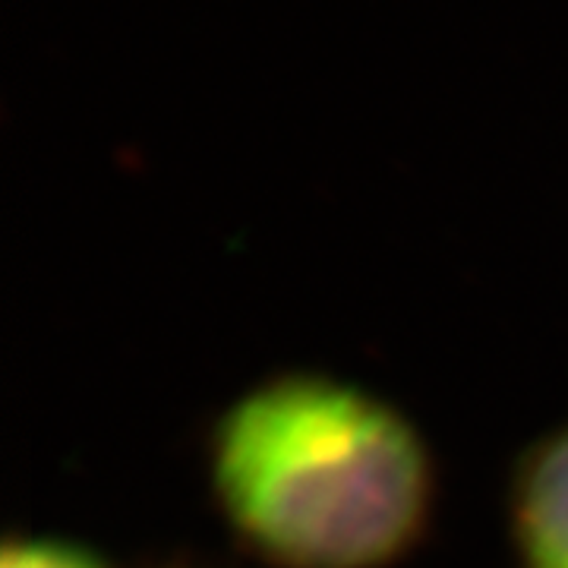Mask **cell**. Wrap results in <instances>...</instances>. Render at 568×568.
<instances>
[{
    "instance_id": "7a4b0ae2",
    "label": "cell",
    "mask_w": 568,
    "mask_h": 568,
    "mask_svg": "<svg viewBox=\"0 0 568 568\" xmlns=\"http://www.w3.org/2000/svg\"><path fill=\"white\" fill-rule=\"evenodd\" d=\"M508 537L518 568H568V424L540 436L511 470Z\"/></svg>"
},
{
    "instance_id": "6da1fadb",
    "label": "cell",
    "mask_w": 568,
    "mask_h": 568,
    "mask_svg": "<svg viewBox=\"0 0 568 568\" xmlns=\"http://www.w3.org/2000/svg\"><path fill=\"white\" fill-rule=\"evenodd\" d=\"M209 477L231 534L275 568H392L436 506L420 429L323 373L246 388L212 426Z\"/></svg>"
},
{
    "instance_id": "3957f363",
    "label": "cell",
    "mask_w": 568,
    "mask_h": 568,
    "mask_svg": "<svg viewBox=\"0 0 568 568\" xmlns=\"http://www.w3.org/2000/svg\"><path fill=\"white\" fill-rule=\"evenodd\" d=\"M0 568H108V562L63 537H13L0 552Z\"/></svg>"
}]
</instances>
